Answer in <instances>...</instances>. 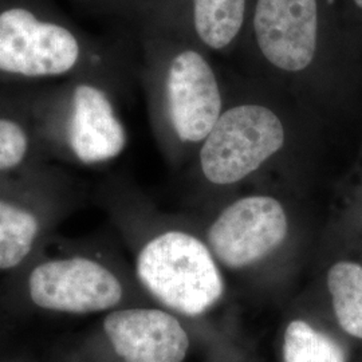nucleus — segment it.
Listing matches in <instances>:
<instances>
[{
	"label": "nucleus",
	"mask_w": 362,
	"mask_h": 362,
	"mask_svg": "<svg viewBox=\"0 0 362 362\" xmlns=\"http://www.w3.org/2000/svg\"><path fill=\"white\" fill-rule=\"evenodd\" d=\"M246 0H194V28L211 49L228 46L239 34Z\"/></svg>",
	"instance_id": "obj_13"
},
{
	"label": "nucleus",
	"mask_w": 362,
	"mask_h": 362,
	"mask_svg": "<svg viewBox=\"0 0 362 362\" xmlns=\"http://www.w3.org/2000/svg\"><path fill=\"white\" fill-rule=\"evenodd\" d=\"M0 303L19 321L35 314L104 315L152 302L137 284L130 263L113 250L55 235L22 269L3 278Z\"/></svg>",
	"instance_id": "obj_2"
},
{
	"label": "nucleus",
	"mask_w": 362,
	"mask_h": 362,
	"mask_svg": "<svg viewBox=\"0 0 362 362\" xmlns=\"http://www.w3.org/2000/svg\"><path fill=\"white\" fill-rule=\"evenodd\" d=\"M223 113L216 77L199 52L175 57L167 77V118L173 139L202 145Z\"/></svg>",
	"instance_id": "obj_8"
},
{
	"label": "nucleus",
	"mask_w": 362,
	"mask_h": 362,
	"mask_svg": "<svg viewBox=\"0 0 362 362\" xmlns=\"http://www.w3.org/2000/svg\"><path fill=\"white\" fill-rule=\"evenodd\" d=\"M322 284L337 329L362 341V263L337 259L325 270Z\"/></svg>",
	"instance_id": "obj_12"
},
{
	"label": "nucleus",
	"mask_w": 362,
	"mask_h": 362,
	"mask_svg": "<svg viewBox=\"0 0 362 362\" xmlns=\"http://www.w3.org/2000/svg\"><path fill=\"white\" fill-rule=\"evenodd\" d=\"M77 206L64 180L22 170L0 176V276L22 269Z\"/></svg>",
	"instance_id": "obj_6"
},
{
	"label": "nucleus",
	"mask_w": 362,
	"mask_h": 362,
	"mask_svg": "<svg viewBox=\"0 0 362 362\" xmlns=\"http://www.w3.org/2000/svg\"><path fill=\"white\" fill-rule=\"evenodd\" d=\"M79 58L78 40L65 27L42 22L26 8L0 13V70L25 77L70 71Z\"/></svg>",
	"instance_id": "obj_7"
},
{
	"label": "nucleus",
	"mask_w": 362,
	"mask_h": 362,
	"mask_svg": "<svg viewBox=\"0 0 362 362\" xmlns=\"http://www.w3.org/2000/svg\"><path fill=\"white\" fill-rule=\"evenodd\" d=\"M286 139L284 121L264 105H238L223 112L199 148L200 176L216 191L211 203L259 173L282 152Z\"/></svg>",
	"instance_id": "obj_5"
},
{
	"label": "nucleus",
	"mask_w": 362,
	"mask_h": 362,
	"mask_svg": "<svg viewBox=\"0 0 362 362\" xmlns=\"http://www.w3.org/2000/svg\"><path fill=\"white\" fill-rule=\"evenodd\" d=\"M226 334L156 305H133L101 315L61 354L73 362H187L197 345Z\"/></svg>",
	"instance_id": "obj_4"
},
{
	"label": "nucleus",
	"mask_w": 362,
	"mask_h": 362,
	"mask_svg": "<svg viewBox=\"0 0 362 362\" xmlns=\"http://www.w3.org/2000/svg\"><path fill=\"white\" fill-rule=\"evenodd\" d=\"M64 141L69 153L82 165L104 164L124 152L128 134L105 91L88 83L74 89Z\"/></svg>",
	"instance_id": "obj_10"
},
{
	"label": "nucleus",
	"mask_w": 362,
	"mask_h": 362,
	"mask_svg": "<svg viewBox=\"0 0 362 362\" xmlns=\"http://www.w3.org/2000/svg\"><path fill=\"white\" fill-rule=\"evenodd\" d=\"M57 362H73L70 361V360H67L65 357H62V356H59L58 358H57Z\"/></svg>",
	"instance_id": "obj_17"
},
{
	"label": "nucleus",
	"mask_w": 362,
	"mask_h": 362,
	"mask_svg": "<svg viewBox=\"0 0 362 362\" xmlns=\"http://www.w3.org/2000/svg\"><path fill=\"white\" fill-rule=\"evenodd\" d=\"M0 362H37V360L28 350L13 346L8 339L0 345Z\"/></svg>",
	"instance_id": "obj_16"
},
{
	"label": "nucleus",
	"mask_w": 362,
	"mask_h": 362,
	"mask_svg": "<svg viewBox=\"0 0 362 362\" xmlns=\"http://www.w3.org/2000/svg\"><path fill=\"white\" fill-rule=\"evenodd\" d=\"M354 3H356V4H357V6H358V7L362 10V0H354Z\"/></svg>",
	"instance_id": "obj_18"
},
{
	"label": "nucleus",
	"mask_w": 362,
	"mask_h": 362,
	"mask_svg": "<svg viewBox=\"0 0 362 362\" xmlns=\"http://www.w3.org/2000/svg\"><path fill=\"white\" fill-rule=\"evenodd\" d=\"M194 221L226 275L252 285L282 282L302 251V218L281 192L230 194Z\"/></svg>",
	"instance_id": "obj_3"
},
{
	"label": "nucleus",
	"mask_w": 362,
	"mask_h": 362,
	"mask_svg": "<svg viewBox=\"0 0 362 362\" xmlns=\"http://www.w3.org/2000/svg\"><path fill=\"white\" fill-rule=\"evenodd\" d=\"M31 152V137L23 124L0 117V176L21 172Z\"/></svg>",
	"instance_id": "obj_14"
},
{
	"label": "nucleus",
	"mask_w": 362,
	"mask_h": 362,
	"mask_svg": "<svg viewBox=\"0 0 362 362\" xmlns=\"http://www.w3.org/2000/svg\"><path fill=\"white\" fill-rule=\"evenodd\" d=\"M279 362H349V350L302 300L286 313L279 326Z\"/></svg>",
	"instance_id": "obj_11"
},
{
	"label": "nucleus",
	"mask_w": 362,
	"mask_h": 362,
	"mask_svg": "<svg viewBox=\"0 0 362 362\" xmlns=\"http://www.w3.org/2000/svg\"><path fill=\"white\" fill-rule=\"evenodd\" d=\"M98 203L130 254L134 278L149 300L185 320L206 321L227 299V275L194 220L167 214L127 184L97 192Z\"/></svg>",
	"instance_id": "obj_1"
},
{
	"label": "nucleus",
	"mask_w": 362,
	"mask_h": 362,
	"mask_svg": "<svg viewBox=\"0 0 362 362\" xmlns=\"http://www.w3.org/2000/svg\"><path fill=\"white\" fill-rule=\"evenodd\" d=\"M254 28L270 64L290 73L305 70L317 50V0H258Z\"/></svg>",
	"instance_id": "obj_9"
},
{
	"label": "nucleus",
	"mask_w": 362,
	"mask_h": 362,
	"mask_svg": "<svg viewBox=\"0 0 362 362\" xmlns=\"http://www.w3.org/2000/svg\"><path fill=\"white\" fill-rule=\"evenodd\" d=\"M206 362H251L248 354L227 333L207 348Z\"/></svg>",
	"instance_id": "obj_15"
}]
</instances>
